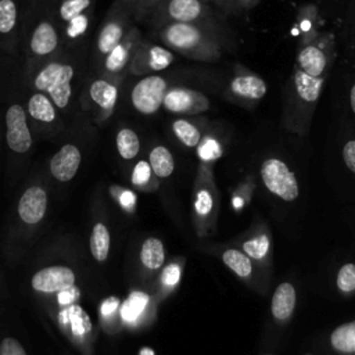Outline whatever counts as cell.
I'll return each mask as SVG.
<instances>
[{
	"instance_id": "1",
	"label": "cell",
	"mask_w": 355,
	"mask_h": 355,
	"mask_svg": "<svg viewBox=\"0 0 355 355\" xmlns=\"http://www.w3.org/2000/svg\"><path fill=\"white\" fill-rule=\"evenodd\" d=\"M330 71L331 65L308 68L297 64L291 78V94L295 108L304 116L311 118L312 111L324 89V85L330 78Z\"/></svg>"
},
{
	"instance_id": "2",
	"label": "cell",
	"mask_w": 355,
	"mask_h": 355,
	"mask_svg": "<svg viewBox=\"0 0 355 355\" xmlns=\"http://www.w3.org/2000/svg\"><path fill=\"white\" fill-rule=\"evenodd\" d=\"M73 68L67 62H50L43 67L33 79L37 92L46 93L58 108H65L72 96Z\"/></svg>"
},
{
	"instance_id": "3",
	"label": "cell",
	"mask_w": 355,
	"mask_h": 355,
	"mask_svg": "<svg viewBox=\"0 0 355 355\" xmlns=\"http://www.w3.org/2000/svg\"><path fill=\"white\" fill-rule=\"evenodd\" d=\"M261 178L266 189L284 201H294L300 194L295 175L277 158H269L262 162Z\"/></svg>"
},
{
	"instance_id": "4",
	"label": "cell",
	"mask_w": 355,
	"mask_h": 355,
	"mask_svg": "<svg viewBox=\"0 0 355 355\" xmlns=\"http://www.w3.org/2000/svg\"><path fill=\"white\" fill-rule=\"evenodd\" d=\"M333 96L344 126L355 130V67L340 64L333 76Z\"/></svg>"
},
{
	"instance_id": "5",
	"label": "cell",
	"mask_w": 355,
	"mask_h": 355,
	"mask_svg": "<svg viewBox=\"0 0 355 355\" xmlns=\"http://www.w3.org/2000/svg\"><path fill=\"white\" fill-rule=\"evenodd\" d=\"M168 83L159 75H148L140 79L132 89L130 101L133 107L146 115L154 114L164 104Z\"/></svg>"
},
{
	"instance_id": "6",
	"label": "cell",
	"mask_w": 355,
	"mask_h": 355,
	"mask_svg": "<svg viewBox=\"0 0 355 355\" xmlns=\"http://www.w3.org/2000/svg\"><path fill=\"white\" fill-rule=\"evenodd\" d=\"M7 144L15 153H25L32 146V136L26 122L25 110L19 104H12L6 112Z\"/></svg>"
},
{
	"instance_id": "7",
	"label": "cell",
	"mask_w": 355,
	"mask_h": 355,
	"mask_svg": "<svg viewBox=\"0 0 355 355\" xmlns=\"http://www.w3.org/2000/svg\"><path fill=\"white\" fill-rule=\"evenodd\" d=\"M338 11L343 12L338 44L341 64L355 67V0H341Z\"/></svg>"
},
{
	"instance_id": "8",
	"label": "cell",
	"mask_w": 355,
	"mask_h": 355,
	"mask_svg": "<svg viewBox=\"0 0 355 355\" xmlns=\"http://www.w3.org/2000/svg\"><path fill=\"white\" fill-rule=\"evenodd\" d=\"M75 283V273L67 266H47L32 277V287L42 293H58Z\"/></svg>"
},
{
	"instance_id": "9",
	"label": "cell",
	"mask_w": 355,
	"mask_h": 355,
	"mask_svg": "<svg viewBox=\"0 0 355 355\" xmlns=\"http://www.w3.org/2000/svg\"><path fill=\"white\" fill-rule=\"evenodd\" d=\"M169 112L187 114V112H201L208 108L207 98L193 90L184 87H175L166 92L164 104Z\"/></svg>"
},
{
	"instance_id": "10",
	"label": "cell",
	"mask_w": 355,
	"mask_h": 355,
	"mask_svg": "<svg viewBox=\"0 0 355 355\" xmlns=\"http://www.w3.org/2000/svg\"><path fill=\"white\" fill-rule=\"evenodd\" d=\"M47 208V194L39 186H32L25 190L18 202V215L28 225L39 223Z\"/></svg>"
},
{
	"instance_id": "11",
	"label": "cell",
	"mask_w": 355,
	"mask_h": 355,
	"mask_svg": "<svg viewBox=\"0 0 355 355\" xmlns=\"http://www.w3.org/2000/svg\"><path fill=\"white\" fill-rule=\"evenodd\" d=\"M162 39L173 49L187 51L198 47L202 42V33L190 22H175L162 32Z\"/></svg>"
},
{
	"instance_id": "12",
	"label": "cell",
	"mask_w": 355,
	"mask_h": 355,
	"mask_svg": "<svg viewBox=\"0 0 355 355\" xmlns=\"http://www.w3.org/2000/svg\"><path fill=\"white\" fill-rule=\"evenodd\" d=\"M80 165V151L73 144L62 146L50 161L51 175L60 182L71 180Z\"/></svg>"
},
{
	"instance_id": "13",
	"label": "cell",
	"mask_w": 355,
	"mask_h": 355,
	"mask_svg": "<svg viewBox=\"0 0 355 355\" xmlns=\"http://www.w3.org/2000/svg\"><path fill=\"white\" fill-rule=\"evenodd\" d=\"M58 46V35L49 21H42L32 32L29 47L35 55H47Z\"/></svg>"
},
{
	"instance_id": "14",
	"label": "cell",
	"mask_w": 355,
	"mask_h": 355,
	"mask_svg": "<svg viewBox=\"0 0 355 355\" xmlns=\"http://www.w3.org/2000/svg\"><path fill=\"white\" fill-rule=\"evenodd\" d=\"M230 90L241 98L259 100L266 94L268 85L257 75H240L230 82Z\"/></svg>"
},
{
	"instance_id": "15",
	"label": "cell",
	"mask_w": 355,
	"mask_h": 355,
	"mask_svg": "<svg viewBox=\"0 0 355 355\" xmlns=\"http://www.w3.org/2000/svg\"><path fill=\"white\" fill-rule=\"evenodd\" d=\"M295 306V290L291 283H282L276 287L272 297V313L277 320L291 316Z\"/></svg>"
},
{
	"instance_id": "16",
	"label": "cell",
	"mask_w": 355,
	"mask_h": 355,
	"mask_svg": "<svg viewBox=\"0 0 355 355\" xmlns=\"http://www.w3.org/2000/svg\"><path fill=\"white\" fill-rule=\"evenodd\" d=\"M90 100L104 111H112L118 98V89L104 79H96L89 86Z\"/></svg>"
},
{
	"instance_id": "17",
	"label": "cell",
	"mask_w": 355,
	"mask_h": 355,
	"mask_svg": "<svg viewBox=\"0 0 355 355\" xmlns=\"http://www.w3.org/2000/svg\"><path fill=\"white\" fill-rule=\"evenodd\" d=\"M330 344L340 354H355V320L336 327L330 334Z\"/></svg>"
},
{
	"instance_id": "18",
	"label": "cell",
	"mask_w": 355,
	"mask_h": 355,
	"mask_svg": "<svg viewBox=\"0 0 355 355\" xmlns=\"http://www.w3.org/2000/svg\"><path fill=\"white\" fill-rule=\"evenodd\" d=\"M54 101L46 96V93L37 92L31 96L28 101L29 115L40 122H53L55 119V107Z\"/></svg>"
},
{
	"instance_id": "19",
	"label": "cell",
	"mask_w": 355,
	"mask_h": 355,
	"mask_svg": "<svg viewBox=\"0 0 355 355\" xmlns=\"http://www.w3.org/2000/svg\"><path fill=\"white\" fill-rule=\"evenodd\" d=\"M202 12L200 0H171L168 4V14L176 22L196 21Z\"/></svg>"
},
{
	"instance_id": "20",
	"label": "cell",
	"mask_w": 355,
	"mask_h": 355,
	"mask_svg": "<svg viewBox=\"0 0 355 355\" xmlns=\"http://www.w3.org/2000/svg\"><path fill=\"white\" fill-rule=\"evenodd\" d=\"M123 24L121 21H111L105 24L97 37V50L101 55H108L122 40Z\"/></svg>"
},
{
	"instance_id": "21",
	"label": "cell",
	"mask_w": 355,
	"mask_h": 355,
	"mask_svg": "<svg viewBox=\"0 0 355 355\" xmlns=\"http://www.w3.org/2000/svg\"><path fill=\"white\" fill-rule=\"evenodd\" d=\"M140 259L147 269H159L165 261V250L162 241L155 237L147 239L141 245Z\"/></svg>"
},
{
	"instance_id": "22",
	"label": "cell",
	"mask_w": 355,
	"mask_h": 355,
	"mask_svg": "<svg viewBox=\"0 0 355 355\" xmlns=\"http://www.w3.org/2000/svg\"><path fill=\"white\" fill-rule=\"evenodd\" d=\"M148 162L151 165L153 172L158 178H168L172 175L175 169V161L171 151L164 146H157L151 150Z\"/></svg>"
},
{
	"instance_id": "23",
	"label": "cell",
	"mask_w": 355,
	"mask_h": 355,
	"mask_svg": "<svg viewBox=\"0 0 355 355\" xmlns=\"http://www.w3.org/2000/svg\"><path fill=\"white\" fill-rule=\"evenodd\" d=\"M90 251L96 261L103 262L108 257L110 251V233L105 225L96 223L90 236Z\"/></svg>"
},
{
	"instance_id": "24",
	"label": "cell",
	"mask_w": 355,
	"mask_h": 355,
	"mask_svg": "<svg viewBox=\"0 0 355 355\" xmlns=\"http://www.w3.org/2000/svg\"><path fill=\"white\" fill-rule=\"evenodd\" d=\"M116 150L123 159H133L140 150V140L135 130L123 128L116 135Z\"/></svg>"
},
{
	"instance_id": "25",
	"label": "cell",
	"mask_w": 355,
	"mask_h": 355,
	"mask_svg": "<svg viewBox=\"0 0 355 355\" xmlns=\"http://www.w3.org/2000/svg\"><path fill=\"white\" fill-rule=\"evenodd\" d=\"M222 259L226 263V266L230 268L237 276L247 277L251 275L252 265H251L250 257L245 255L244 252L234 248H229L223 252Z\"/></svg>"
},
{
	"instance_id": "26",
	"label": "cell",
	"mask_w": 355,
	"mask_h": 355,
	"mask_svg": "<svg viewBox=\"0 0 355 355\" xmlns=\"http://www.w3.org/2000/svg\"><path fill=\"white\" fill-rule=\"evenodd\" d=\"M148 304V295L146 293H132L128 300L122 304L121 316L125 322H135L141 312L144 311L146 305Z\"/></svg>"
},
{
	"instance_id": "27",
	"label": "cell",
	"mask_w": 355,
	"mask_h": 355,
	"mask_svg": "<svg viewBox=\"0 0 355 355\" xmlns=\"http://www.w3.org/2000/svg\"><path fill=\"white\" fill-rule=\"evenodd\" d=\"M173 132L178 139L187 147H196L200 143V130L186 119H178L173 122Z\"/></svg>"
},
{
	"instance_id": "28",
	"label": "cell",
	"mask_w": 355,
	"mask_h": 355,
	"mask_svg": "<svg viewBox=\"0 0 355 355\" xmlns=\"http://www.w3.org/2000/svg\"><path fill=\"white\" fill-rule=\"evenodd\" d=\"M173 62V54L171 50L161 47V46H153L148 50L147 54V68L153 71H161L168 68Z\"/></svg>"
},
{
	"instance_id": "29",
	"label": "cell",
	"mask_w": 355,
	"mask_h": 355,
	"mask_svg": "<svg viewBox=\"0 0 355 355\" xmlns=\"http://www.w3.org/2000/svg\"><path fill=\"white\" fill-rule=\"evenodd\" d=\"M129 46L125 43H119L105 58V69L108 72L116 73L122 71L126 67V62L129 60Z\"/></svg>"
},
{
	"instance_id": "30",
	"label": "cell",
	"mask_w": 355,
	"mask_h": 355,
	"mask_svg": "<svg viewBox=\"0 0 355 355\" xmlns=\"http://www.w3.org/2000/svg\"><path fill=\"white\" fill-rule=\"evenodd\" d=\"M17 22V7L12 0H0V32L8 33Z\"/></svg>"
},
{
	"instance_id": "31",
	"label": "cell",
	"mask_w": 355,
	"mask_h": 355,
	"mask_svg": "<svg viewBox=\"0 0 355 355\" xmlns=\"http://www.w3.org/2000/svg\"><path fill=\"white\" fill-rule=\"evenodd\" d=\"M337 287L341 293L349 294L355 291V263H344L337 273Z\"/></svg>"
},
{
	"instance_id": "32",
	"label": "cell",
	"mask_w": 355,
	"mask_h": 355,
	"mask_svg": "<svg viewBox=\"0 0 355 355\" xmlns=\"http://www.w3.org/2000/svg\"><path fill=\"white\" fill-rule=\"evenodd\" d=\"M90 6V0H64L60 7V15L65 22H71L80 17Z\"/></svg>"
},
{
	"instance_id": "33",
	"label": "cell",
	"mask_w": 355,
	"mask_h": 355,
	"mask_svg": "<svg viewBox=\"0 0 355 355\" xmlns=\"http://www.w3.org/2000/svg\"><path fill=\"white\" fill-rule=\"evenodd\" d=\"M243 250L248 257L255 258V259H261L266 255V252L269 250V239H268V236L262 234L257 239L247 240L243 244Z\"/></svg>"
},
{
	"instance_id": "34",
	"label": "cell",
	"mask_w": 355,
	"mask_h": 355,
	"mask_svg": "<svg viewBox=\"0 0 355 355\" xmlns=\"http://www.w3.org/2000/svg\"><path fill=\"white\" fill-rule=\"evenodd\" d=\"M341 157L344 161V165L355 173V136H348L344 140L343 148H341Z\"/></svg>"
},
{
	"instance_id": "35",
	"label": "cell",
	"mask_w": 355,
	"mask_h": 355,
	"mask_svg": "<svg viewBox=\"0 0 355 355\" xmlns=\"http://www.w3.org/2000/svg\"><path fill=\"white\" fill-rule=\"evenodd\" d=\"M212 204H214L212 196L209 194L208 190L202 189L197 193V196H196V211H197L198 215H201V216L208 215L212 209Z\"/></svg>"
},
{
	"instance_id": "36",
	"label": "cell",
	"mask_w": 355,
	"mask_h": 355,
	"mask_svg": "<svg viewBox=\"0 0 355 355\" xmlns=\"http://www.w3.org/2000/svg\"><path fill=\"white\" fill-rule=\"evenodd\" d=\"M0 355H26V352L15 338L6 337L0 344Z\"/></svg>"
},
{
	"instance_id": "37",
	"label": "cell",
	"mask_w": 355,
	"mask_h": 355,
	"mask_svg": "<svg viewBox=\"0 0 355 355\" xmlns=\"http://www.w3.org/2000/svg\"><path fill=\"white\" fill-rule=\"evenodd\" d=\"M151 165L150 162H146V161H140L135 171H133V175H132V180L133 183L136 184H143L146 183L148 179H150V173H151Z\"/></svg>"
},
{
	"instance_id": "38",
	"label": "cell",
	"mask_w": 355,
	"mask_h": 355,
	"mask_svg": "<svg viewBox=\"0 0 355 355\" xmlns=\"http://www.w3.org/2000/svg\"><path fill=\"white\" fill-rule=\"evenodd\" d=\"M198 155L202 159H214L220 155V147L215 140H207L198 150Z\"/></svg>"
},
{
	"instance_id": "39",
	"label": "cell",
	"mask_w": 355,
	"mask_h": 355,
	"mask_svg": "<svg viewBox=\"0 0 355 355\" xmlns=\"http://www.w3.org/2000/svg\"><path fill=\"white\" fill-rule=\"evenodd\" d=\"M180 279V268L176 263H171L162 273V283L168 286H173Z\"/></svg>"
},
{
	"instance_id": "40",
	"label": "cell",
	"mask_w": 355,
	"mask_h": 355,
	"mask_svg": "<svg viewBox=\"0 0 355 355\" xmlns=\"http://www.w3.org/2000/svg\"><path fill=\"white\" fill-rule=\"evenodd\" d=\"M86 25H87V22H86V18H85L83 15H80V17H78V18H75L73 21H71V22H69L68 33H69L71 36H75V35H80V33H83V32H85V29H86Z\"/></svg>"
},
{
	"instance_id": "41",
	"label": "cell",
	"mask_w": 355,
	"mask_h": 355,
	"mask_svg": "<svg viewBox=\"0 0 355 355\" xmlns=\"http://www.w3.org/2000/svg\"><path fill=\"white\" fill-rule=\"evenodd\" d=\"M116 306H118V300L116 298H108L103 302L100 312H101L103 316H108L116 309Z\"/></svg>"
},
{
	"instance_id": "42",
	"label": "cell",
	"mask_w": 355,
	"mask_h": 355,
	"mask_svg": "<svg viewBox=\"0 0 355 355\" xmlns=\"http://www.w3.org/2000/svg\"><path fill=\"white\" fill-rule=\"evenodd\" d=\"M119 200H121V204H122L123 207H126V208L132 207V205L135 204V201H136L135 194H133L132 191H128V190H126V191H123V193L121 194Z\"/></svg>"
},
{
	"instance_id": "43",
	"label": "cell",
	"mask_w": 355,
	"mask_h": 355,
	"mask_svg": "<svg viewBox=\"0 0 355 355\" xmlns=\"http://www.w3.org/2000/svg\"><path fill=\"white\" fill-rule=\"evenodd\" d=\"M72 297H73V295H71L69 293H65V291L62 290V293H61L60 297H58V301H60L61 304H65V302L68 304V302L72 300Z\"/></svg>"
},
{
	"instance_id": "44",
	"label": "cell",
	"mask_w": 355,
	"mask_h": 355,
	"mask_svg": "<svg viewBox=\"0 0 355 355\" xmlns=\"http://www.w3.org/2000/svg\"><path fill=\"white\" fill-rule=\"evenodd\" d=\"M140 355H154V352H153V349H150V348H143L141 352H140Z\"/></svg>"
},
{
	"instance_id": "45",
	"label": "cell",
	"mask_w": 355,
	"mask_h": 355,
	"mask_svg": "<svg viewBox=\"0 0 355 355\" xmlns=\"http://www.w3.org/2000/svg\"><path fill=\"white\" fill-rule=\"evenodd\" d=\"M336 1V4L338 6V8H340V4H341V0H334Z\"/></svg>"
},
{
	"instance_id": "46",
	"label": "cell",
	"mask_w": 355,
	"mask_h": 355,
	"mask_svg": "<svg viewBox=\"0 0 355 355\" xmlns=\"http://www.w3.org/2000/svg\"><path fill=\"white\" fill-rule=\"evenodd\" d=\"M151 1H159V0H151Z\"/></svg>"
}]
</instances>
